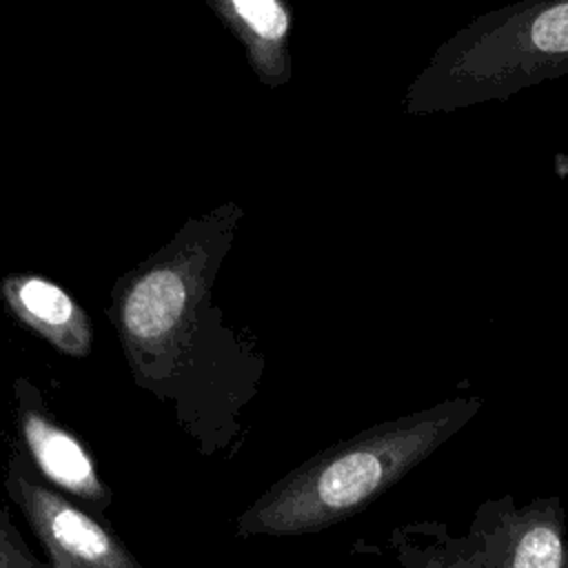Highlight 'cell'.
Listing matches in <instances>:
<instances>
[{
    "instance_id": "cell-5",
    "label": "cell",
    "mask_w": 568,
    "mask_h": 568,
    "mask_svg": "<svg viewBox=\"0 0 568 568\" xmlns=\"http://www.w3.org/2000/svg\"><path fill=\"white\" fill-rule=\"evenodd\" d=\"M18 430L31 462L51 484L84 499L93 508H106L109 490L100 479L91 453L73 433L29 404H22L18 410Z\"/></svg>"
},
{
    "instance_id": "cell-1",
    "label": "cell",
    "mask_w": 568,
    "mask_h": 568,
    "mask_svg": "<svg viewBox=\"0 0 568 568\" xmlns=\"http://www.w3.org/2000/svg\"><path fill=\"white\" fill-rule=\"evenodd\" d=\"M481 406L479 397L444 399L324 448L260 495L240 515L237 532L304 535L357 515L466 428Z\"/></svg>"
},
{
    "instance_id": "cell-7",
    "label": "cell",
    "mask_w": 568,
    "mask_h": 568,
    "mask_svg": "<svg viewBox=\"0 0 568 568\" xmlns=\"http://www.w3.org/2000/svg\"><path fill=\"white\" fill-rule=\"evenodd\" d=\"M13 300L22 317L29 320L49 339H53L62 351L73 355L87 353V324L62 288L47 280L29 277L13 288Z\"/></svg>"
},
{
    "instance_id": "cell-9",
    "label": "cell",
    "mask_w": 568,
    "mask_h": 568,
    "mask_svg": "<svg viewBox=\"0 0 568 568\" xmlns=\"http://www.w3.org/2000/svg\"><path fill=\"white\" fill-rule=\"evenodd\" d=\"M0 568H40L22 548L16 530L0 515Z\"/></svg>"
},
{
    "instance_id": "cell-3",
    "label": "cell",
    "mask_w": 568,
    "mask_h": 568,
    "mask_svg": "<svg viewBox=\"0 0 568 568\" xmlns=\"http://www.w3.org/2000/svg\"><path fill=\"white\" fill-rule=\"evenodd\" d=\"M515 53L521 55L515 87L548 73L555 64L564 67L568 62V0H546L519 11L499 29H484L481 36H473L464 47L450 42L446 53L442 51L444 62L435 60V67L422 78L433 80L430 84L446 80V87L428 100L439 104L444 100H475L484 82Z\"/></svg>"
},
{
    "instance_id": "cell-2",
    "label": "cell",
    "mask_w": 568,
    "mask_h": 568,
    "mask_svg": "<svg viewBox=\"0 0 568 568\" xmlns=\"http://www.w3.org/2000/svg\"><path fill=\"white\" fill-rule=\"evenodd\" d=\"M357 550L375 555L368 568H568L566 510L557 495L488 497L462 532L419 519L395 526L384 546L359 541Z\"/></svg>"
},
{
    "instance_id": "cell-6",
    "label": "cell",
    "mask_w": 568,
    "mask_h": 568,
    "mask_svg": "<svg viewBox=\"0 0 568 568\" xmlns=\"http://www.w3.org/2000/svg\"><path fill=\"white\" fill-rule=\"evenodd\" d=\"M186 304V284L180 273L158 268L142 277L129 293L122 311L126 335L142 348L171 339Z\"/></svg>"
},
{
    "instance_id": "cell-4",
    "label": "cell",
    "mask_w": 568,
    "mask_h": 568,
    "mask_svg": "<svg viewBox=\"0 0 568 568\" xmlns=\"http://www.w3.org/2000/svg\"><path fill=\"white\" fill-rule=\"evenodd\" d=\"M7 488L49 550L53 568H142L109 528L58 490L36 481L18 457Z\"/></svg>"
},
{
    "instance_id": "cell-8",
    "label": "cell",
    "mask_w": 568,
    "mask_h": 568,
    "mask_svg": "<svg viewBox=\"0 0 568 568\" xmlns=\"http://www.w3.org/2000/svg\"><path fill=\"white\" fill-rule=\"evenodd\" d=\"M235 13L264 40H282L288 16L277 0H231Z\"/></svg>"
}]
</instances>
